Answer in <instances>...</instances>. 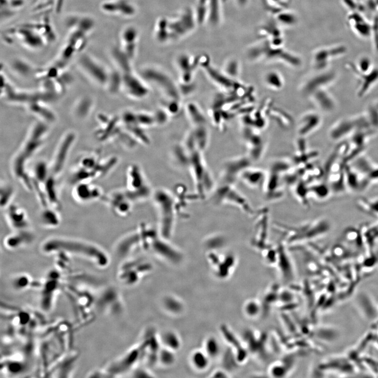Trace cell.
Returning <instances> with one entry per match:
<instances>
[{
    "label": "cell",
    "mask_w": 378,
    "mask_h": 378,
    "mask_svg": "<svg viewBox=\"0 0 378 378\" xmlns=\"http://www.w3.org/2000/svg\"><path fill=\"white\" fill-rule=\"evenodd\" d=\"M41 248L47 254L62 253L79 256L100 267H106L110 263V257L104 249L83 240L56 237L44 241Z\"/></svg>",
    "instance_id": "cell-1"
},
{
    "label": "cell",
    "mask_w": 378,
    "mask_h": 378,
    "mask_svg": "<svg viewBox=\"0 0 378 378\" xmlns=\"http://www.w3.org/2000/svg\"><path fill=\"white\" fill-rule=\"evenodd\" d=\"M48 134L44 122H37L31 127L20 149L12 160V169L14 175L27 189L32 187L26 166L28 160L42 148Z\"/></svg>",
    "instance_id": "cell-2"
},
{
    "label": "cell",
    "mask_w": 378,
    "mask_h": 378,
    "mask_svg": "<svg viewBox=\"0 0 378 378\" xmlns=\"http://www.w3.org/2000/svg\"><path fill=\"white\" fill-rule=\"evenodd\" d=\"M151 198L157 210L160 233L170 240L175 232L179 216L185 215L186 207L179 201L175 192L159 188L153 191Z\"/></svg>",
    "instance_id": "cell-3"
},
{
    "label": "cell",
    "mask_w": 378,
    "mask_h": 378,
    "mask_svg": "<svg viewBox=\"0 0 378 378\" xmlns=\"http://www.w3.org/2000/svg\"><path fill=\"white\" fill-rule=\"evenodd\" d=\"M118 161V159L114 157L109 158L104 162H99L98 156L96 155L83 157L80 161L78 168L74 172L73 181L78 184L86 182L91 179L103 177L114 168Z\"/></svg>",
    "instance_id": "cell-4"
},
{
    "label": "cell",
    "mask_w": 378,
    "mask_h": 378,
    "mask_svg": "<svg viewBox=\"0 0 378 378\" xmlns=\"http://www.w3.org/2000/svg\"><path fill=\"white\" fill-rule=\"evenodd\" d=\"M126 194L135 203L151 198L153 191L142 169L136 164L129 166L127 171Z\"/></svg>",
    "instance_id": "cell-5"
},
{
    "label": "cell",
    "mask_w": 378,
    "mask_h": 378,
    "mask_svg": "<svg viewBox=\"0 0 378 378\" xmlns=\"http://www.w3.org/2000/svg\"><path fill=\"white\" fill-rule=\"evenodd\" d=\"M212 199L216 204H229L240 208L246 214L252 215L253 209L240 192L237 190L234 183L220 182L211 192Z\"/></svg>",
    "instance_id": "cell-6"
},
{
    "label": "cell",
    "mask_w": 378,
    "mask_h": 378,
    "mask_svg": "<svg viewBox=\"0 0 378 378\" xmlns=\"http://www.w3.org/2000/svg\"><path fill=\"white\" fill-rule=\"evenodd\" d=\"M78 65L81 71L94 84L107 88L112 74L97 60L88 54L82 56Z\"/></svg>",
    "instance_id": "cell-7"
},
{
    "label": "cell",
    "mask_w": 378,
    "mask_h": 378,
    "mask_svg": "<svg viewBox=\"0 0 378 378\" xmlns=\"http://www.w3.org/2000/svg\"><path fill=\"white\" fill-rule=\"evenodd\" d=\"M155 72V70H149L143 73V80L156 86L166 99L180 100L181 97L178 85L164 73L157 72V70Z\"/></svg>",
    "instance_id": "cell-8"
},
{
    "label": "cell",
    "mask_w": 378,
    "mask_h": 378,
    "mask_svg": "<svg viewBox=\"0 0 378 378\" xmlns=\"http://www.w3.org/2000/svg\"><path fill=\"white\" fill-rule=\"evenodd\" d=\"M252 160L247 156H241L228 160L224 164L221 172V182L234 183L242 173L250 166Z\"/></svg>",
    "instance_id": "cell-9"
},
{
    "label": "cell",
    "mask_w": 378,
    "mask_h": 378,
    "mask_svg": "<svg viewBox=\"0 0 378 378\" xmlns=\"http://www.w3.org/2000/svg\"><path fill=\"white\" fill-rule=\"evenodd\" d=\"M76 139L73 131L66 132L62 137L55 150L52 169L54 175H58L65 165Z\"/></svg>",
    "instance_id": "cell-10"
},
{
    "label": "cell",
    "mask_w": 378,
    "mask_h": 378,
    "mask_svg": "<svg viewBox=\"0 0 378 378\" xmlns=\"http://www.w3.org/2000/svg\"><path fill=\"white\" fill-rule=\"evenodd\" d=\"M106 201L113 213L121 217L130 215L134 204L124 189L112 192L107 197Z\"/></svg>",
    "instance_id": "cell-11"
},
{
    "label": "cell",
    "mask_w": 378,
    "mask_h": 378,
    "mask_svg": "<svg viewBox=\"0 0 378 378\" xmlns=\"http://www.w3.org/2000/svg\"><path fill=\"white\" fill-rule=\"evenodd\" d=\"M152 267L149 263L138 259L128 261L120 267L119 277L128 283H134L139 278L140 274L148 272Z\"/></svg>",
    "instance_id": "cell-12"
},
{
    "label": "cell",
    "mask_w": 378,
    "mask_h": 378,
    "mask_svg": "<svg viewBox=\"0 0 378 378\" xmlns=\"http://www.w3.org/2000/svg\"><path fill=\"white\" fill-rule=\"evenodd\" d=\"M121 88L128 97L134 99H143L149 94L146 82L130 73L122 77Z\"/></svg>",
    "instance_id": "cell-13"
},
{
    "label": "cell",
    "mask_w": 378,
    "mask_h": 378,
    "mask_svg": "<svg viewBox=\"0 0 378 378\" xmlns=\"http://www.w3.org/2000/svg\"><path fill=\"white\" fill-rule=\"evenodd\" d=\"M335 75L332 72L317 75L301 84L300 90L305 95H310L318 89L325 88L334 81Z\"/></svg>",
    "instance_id": "cell-14"
},
{
    "label": "cell",
    "mask_w": 378,
    "mask_h": 378,
    "mask_svg": "<svg viewBox=\"0 0 378 378\" xmlns=\"http://www.w3.org/2000/svg\"><path fill=\"white\" fill-rule=\"evenodd\" d=\"M322 122L319 114L310 112L301 117L297 126V133L300 137H305L315 131Z\"/></svg>",
    "instance_id": "cell-15"
},
{
    "label": "cell",
    "mask_w": 378,
    "mask_h": 378,
    "mask_svg": "<svg viewBox=\"0 0 378 378\" xmlns=\"http://www.w3.org/2000/svg\"><path fill=\"white\" fill-rule=\"evenodd\" d=\"M267 174L263 170L249 167L243 171L240 178L248 187L255 189L265 188Z\"/></svg>",
    "instance_id": "cell-16"
},
{
    "label": "cell",
    "mask_w": 378,
    "mask_h": 378,
    "mask_svg": "<svg viewBox=\"0 0 378 378\" xmlns=\"http://www.w3.org/2000/svg\"><path fill=\"white\" fill-rule=\"evenodd\" d=\"M74 195L80 201L88 202L99 199L102 196V192L97 187L86 182H81L75 185Z\"/></svg>",
    "instance_id": "cell-17"
},
{
    "label": "cell",
    "mask_w": 378,
    "mask_h": 378,
    "mask_svg": "<svg viewBox=\"0 0 378 378\" xmlns=\"http://www.w3.org/2000/svg\"><path fill=\"white\" fill-rule=\"evenodd\" d=\"M357 129L356 118L344 119L338 121L329 131V137L333 140H339L347 136Z\"/></svg>",
    "instance_id": "cell-18"
},
{
    "label": "cell",
    "mask_w": 378,
    "mask_h": 378,
    "mask_svg": "<svg viewBox=\"0 0 378 378\" xmlns=\"http://www.w3.org/2000/svg\"><path fill=\"white\" fill-rule=\"evenodd\" d=\"M8 219L12 228L18 230H27L29 222L25 211L17 206H10L7 211Z\"/></svg>",
    "instance_id": "cell-19"
},
{
    "label": "cell",
    "mask_w": 378,
    "mask_h": 378,
    "mask_svg": "<svg viewBox=\"0 0 378 378\" xmlns=\"http://www.w3.org/2000/svg\"><path fill=\"white\" fill-rule=\"evenodd\" d=\"M349 67L352 72L361 80V84L358 91V96L362 98L378 81V69H374L368 73H362L358 70L355 66L350 65Z\"/></svg>",
    "instance_id": "cell-20"
},
{
    "label": "cell",
    "mask_w": 378,
    "mask_h": 378,
    "mask_svg": "<svg viewBox=\"0 0 378 378\" xmlns=\"http://www.w3.org/2000/svg\"><path fill=\"white\" fill-rule=\"evenodd\" d=\"M309 96H311L312 101L320 108V110L324 112H331L334 110L336 107L334 99L324 88L318 89Z\"/></svg>",
    "instance_id": "cell-21"
},
{
    "label": "cell",
    "mask_w": 378,
    "mask_h": 378,
    "mask_svg": "<svg viewBox=\"0 0 378 378\" xmlns=\"http://www.w3.org/2000/svg\"><path fill=\"white\" fill-rule=\"evenodd\" d=\"M94 100L85 96L75 102L73 108L74 116L79 120H84L91 114L94 106Z\"/></svg>",
    "instance_id": "cell-22"
},
{
    "label": "cell",
    "mask_w": 378,
    "mask_h": 378,
    "mask_svg": "<svg viewBox=\"0 0 378 378\" xmlns=\"http://www.w3.org/2000/svg\"><path fill=\"white\" fill-rule=\"evenodd\" d=\"M185 111L190 122L196 127L206 124V118L201 108L192 102L188 103Z\"/></svg>",
    "instance_id": "cell-23"
},
{
    "label": "cell",
    "mask_w": 378,
    "mask_h": 378,
    "mask_svg": "<svg viewBox=\"0 0 378 378\" xmlns=\"http://www.w3.org/2000/svg\"><path fill=\"white\" fill-rule=\"evenodd\" d=\"M285 247L283 245L278 247V262L280 270L285 279H290L292 277V268L290 259L286 253Z\"/></svg>",
    "instance_id": "cell-24"
},
{
    "label": "cell",
    "mask_w": 378,
    "mask_h": 378,
    "mask_svg": "<svg viewBox=\"0 0 378 378\" xmlns=\"http://www.w3.org/2000/svg\"><path fill=\"white\" fill-rule=\"evenodd\" d=\"M192 131L197 149L203 152L207 148L209 139V133L206 125L196 127Z\"/></svg>",
    "instance_id": "cell-25"
},
{
    "label": "cell",
    "mask_w": 378,
    "mask_h": 378,
    "mask_svg": "<svg viewBox=\"0 0 378 378\" xmlns=\"http://www.w3.org/2000/svg\"><path fill=\"white\" fill-rule=\"evenodd\" d=\"M18 233L12 235L6 240L5 245L10 248H16L28 243L31 239L30 234L27 230H18Z\"/></svg>",
    "instance_id": "cell-26"
},
{
    "label": "cell",
    "mask_w": 378,
    "mask_h": 378,
    "mask_svg": "<svg viewBox=\"0 0 378 378\" xmlns=\"http://www.w3.org/2000/svg\"><path fill=\"white\" fill-rule=\"evenodd\" d=\"M264 82L268 88L274 91L280 90L284 86V81L283 77L275 72L267 73L264 76Z\"/></svg>",
    "instance_id": "cell-27"
},
{
    "label": "cell",
    "mask_w": 378,
    "mask_h": 378,
    "mask_svg": "<svg viewBox=\"0 0 378 378\" xmlns=\"http://www.w3.org/2000/svg\"><path fill=\"white\" fill-rule=\"evenodd\" d=\"M209 358L206 352L197 350L191 354V363L197 370H203L208 366Z\"/></svg>",
    "instance_id": "cell-28"
},
{
    "label": "cell",
    "mask_w": 378,
    "mask_h": 378,
    "mask_svg": "<svg viewBox=\"0 0 378 378\" xmlns=\"http://www.w3.org/2000/svg\"><path fill=\"white\" fill-rule=\"evenodd\" d=\"M165 348L173 351L180 348L181 341L175 332L168 331L164 334L161 339Z\"/></svg>",
    "instance_id": "cell-29"
},
{
    "label": "cell",
    "mask_w": 378,
    "mask_h": 378,
    "mask_svg": "<svg viewBox=\"0 0 378 378\" xmlns=\"http://www.w3.org/2000/svg\"><path fill=\"white\" fill-rule=\"evenodd\" d=\"M42 222L47 226L54 227L58 225L60 218L54 210L47 209L41 215Z\"/></svg>",
    "instance_id": "cell-30"
},
{
    "label": "cell",
    "mask_w": 378,
    "mask_h": 378,
    "mask_svg": "<svg viewBox=\"0 0 378 378\" xmlns=\"http://www.w3.org/2000/svg\"><path fill=\"white\" fill-rule=\"evenodd\" d=\"M220 349L219 344L214 338H208L205 343V352L210 358H214L218 355Z\"/></svg>",
    "instance_id": "cell-31"
},
{
    "label": "cell",
    "mask_w": 378,
    "mask_h": 378,
    "mask_svg": "<svg viewBox=\"0 0 378 378\" xmlns=\"http://www.w3.org/2000/svg\"><path fill=\"white\" fill-rule=\"evenodd\" d=\"M14 63V65L12 66L14 67L15 72L21 77L27 78L34 72V69L27 63L16 61Z\"/></svg>",
    "instance_id": "cell-32"
},
{
    "label": "cell",
    "mask_w": 378,
    "mask_h": 378,
    "mask_svg": "<svg viewBox=\"0 0 378 378\" xmlns=\"http://www.w3.org/2000/svg\"><path fill=\"white\" fill-rule=\"evenodd\" d=\"M49 169L47 164L44 162H40L36 164L34 171L35 177L38 181L43 182L48 180Z\"/></svg>",
    "instance_id": "cell-33"
},
{
    "label": "cell",
    "mask_w": 378,
    "mask_h": 378,
    "mask_svg": "<svg viewBox=\"0 0 378 378\" xmlns=\"http://www.w3.org/2000/svg\"><path fill=\"white\" fill-rule=\"evenodd\" d=\"M224 74L229 78L236 81L240 74V69L238 64L236 62H229L224 68Z\"/></svg>",
    "instance_id": "cell-34"
},
{
    "label": "cell",
    "mask_w": 378,
    "mask_h": 378,
    "mask_svg": "<svg viewBox=\"0 0 378 378\" xmlns=\"http://www.w3.org/2000/svg\"><path fill=\"white\" fill-rule=\"evenodd\" d=\"M369 122L375 131L378 129V109L374 105L369 107L366 115Z\"/></svg>",
    "instance_id": "cell-35"
},
{
    "label": "cell",
    "mask_w": 378,
    "mask_h": 378,
    "mask_svg": "<svg viewBox=\"0 0 378 378\" xmlns=\"http://www.w3.org/2000/svg\"><path fill=\"white\" fill-rule=\"evenodd\" d=\"M222 332L223 333L224 337L226 338L227 341L230 344H232L234 347L238 348V354L240 353L241 351H245V350L240 346V344L234 336L232 334V332L226 328L225 326H222L221 328Z\"/></svg>",
    "instance_id": "cell-36"
},
{
    "label": "cell",
    "mask_w": 378,
    "mask_h": 378,
    "mask_svg": "<svg viewBox=\"0 0 378 378\" xmlns=\"http://www.w3.org/2000/svg\"><path fill=\"white\" fill-rule=\"evenodd\" d=\"M173 350L165 348V349L160 351L158 355V359L160 362L164 365H169L174 363L175 356L174 354L171 352Z\"/></svg>",
    "instance_id": "cell-37"
},
{
    "label": "cell",
    "mask_w": 378,
    "mask_h": 378,
    "mask_svg": "<svg viewBox=\"0 0 378 378\" xmlns=\"http://www.w3.org/2000/svg\"><path fill=\"white\" fill-rule=\"evenodd\" d=\"M1 206L5 207L10 202L13 194H14V191L12 188L4 185L3 188H1Z\"/></svg>",
    "instance_id": "cell-38"
},
{
    "label": "cell",
    "mask_w": 378,
    "mask_h": 378,
    "mask_svg": "<svg viewBox=\"0 0 378 378\" xmlns=\"http://www.w3.org/2000/svg\"><path fill=\"white\" fill-rule=\"evenodd\" d=\"M246 311L248 315L255 316L259 312V306L254 302H249L246 306Z\"/></svg>",
    "instance_id": "cell-39"
},
{
    "label": "cell",
    "mask_w": 378,
    "mask_h": 378,
    "mask_svg": "<svg viewBox=\"0 0 378 378\" xmlns=\"http://www.w3.org/2000/svg\"><path fill=\"white\" fill-rule=\"evenodd\" d=\"M370 63L369 61L367 59H363L360 63V69L357 68L362 73H368L371 70H370Z\"/></svg>",
    "instance_id": "cell-40"
},
{
    "label": "cell",
    "mask_w": 378,
    "mask_h": 378,
    "mask_svg": "<svg viewBox=\"0 0 378 378\" xmlns=\"http://www.w3.org/2000/svg\"><path fill=\"white\" fill-rule=\"evenodd\" d=\"M286 373V370L283 367L277 366L274 367L272 371L273 375L275 377H283V375Z\"/></svg>",
    "instance_id": "cell-41"
},
{
    "label": "cell",
    "mask_w": 378,
    "mask_h": 378,
    "mask_svg": "<svg viewBox=\"0 0 378 378\" xmlns=\"http://www.w3.org/2000/svg\"><path fill=\"white\" fill-rule=\"evenodd\" d=\"M292 299V295L289 292H285L281 296V300L287 303H289Z\"/></svg>",
    "instance_id": "cell-42"
},
{
    "label": "cell",
    "mask_w": 378,
    "mask_h": 378,
    "mask_svg": "<svg viewBox=\"0 0 378 378\" xmlns=\"http://www.w3.org/2000/svg\"><path fill=\"white\" fill-rule=\"evenodd\" d=\"M214 377L215 378H224L227 377V376L225 374H224L222 372H221V371H218V372L215 373Z\"/></svg>",
    "instance_id": "cell-43"
},
{
    "label": "cell",
    "mask_w": 378,
    "mask_h": 378,
    "mask_svg": "<svg viewBox=\"0 0 378 378\" xmlns=\"http://www.w3.org/2000/svg\"><path fill=\"white\" fill-rule=\"evenodd\" d=\"M374 105L378 109V100L375 102Z\"/></svg>",
    "instance_id": "cell-44"
}]
</instances>
